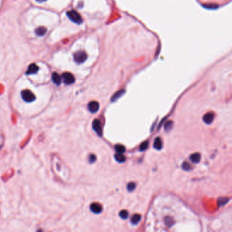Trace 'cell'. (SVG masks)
<instances>
[{"label": "cell", "mask_w": 232, "mask_h": 232, "mask_svg": "<svg viewBox=\"0 0 232 232\" xmlns=\"http://www.w3.org/2000/svg\"><path fill=\"white\" fill-rule=\"evenodd\" d=\"M201 155L198 153H195V154H193L190 156V159L191 161L193 163H198L200 161Z\"/></svg>", "instance_id": "4fadbf2b"}, {"label": "cell", "mask_w": 232, "mask_h": 232, "mask_svg": "<svg viewBox=\"0 0 232 232\" xmlns=\"http://www.w3.org/2000/svg\"><path fill=\"white\" fill-rule=\"evenodd\" d=\"M141 219V216L139 214H135L131 218V223L134 225H137Z\"/></svg>", "instance_id": "5bb4252c"}, {"label": "cell", "mask_w": 232, "mask_h": 232, "mask_svg": "<svg viewBox=\"0 0 232 232\" xmlns=\"http://www.w3.org/2000/svg\"><path fill=\"white\" fill-rule=\"evenodd\" d=\"M36 1H37V2H39V3H43V2L46 1V0H36Z\"/></svg>", "instance_id": "484cf974"}, {"label": "cell", "mask_w": 232, "mask_h": 232, "mask_svg": "<svg viewBox=\"0 0 232 232\" xmlns=\"http://www.w3.org/2000/svg\"><path fill=\"white\" fill-rule=\"evenodd\" d=\"M88 109L91 113H96L99 109V104L97 101H91L88 104Z\"/></svg>", "instance_id": "ba28073f"}, {"label": "cell", "mask_w": 232, "mask_h": 232, "mask_svg": "<svg viewBox=\"0 0 232 232\" xmlns=\"http://www.w3.org/2000/svg\"><path fill=\"white\" fill-rule=\"evenodd\" d=\"M214 119V114L212 112H208L203 117L204 122L207 124H210L213 122Z\"/></svg>", "instance_id": "52a82bcc"}, {"label": "cell", "mask_w": 232, "mask_h": 232, "mask_svg": "<svg viewBox=\"0 0 232 232\" xmlns=\"http://www.w3.org/2000/svg\"><path fill=\"white\" fill-rule=\"evenodd\" d=\"M88 58V55L84 51H78L73 54L74 61L78 64L83 63Z\"/></svg>", "instance_id": "3957f363"}, {"label": "cell", "mask_w": 232, "mask_h": 232, "mask_svg": "<svg viewBox=\"0 0 232 232\" xmlns=\"http://www.w3.org/2000/svg\"><path fill=\"white\" fill-rule=\"evenodd\" d=\"M62 79L63 80L64 83L67 85H70L73 84L75 82V78L74 76L70 73H64L62 75Z\"/></svg>", "instance_id": "277c9868"}, {"label": "cell", "mask_w": 232, "mask_h": 232, "mask_svg": "<svg viewBox=\"0 0 232 232\" xmlns=\"http://www.w3.org/2000/svg\"><path fill=\"white\" fill-rule=\"evenodd\" d=\"M39 70V67H38L37 65H36L35 64H31L29 66L28 69L26 71V73L27 75H31V74H35Z\"/></svg>", "instance_id": "9c48e42d"}, {"label": "cell", "mask_w": 232, "mask_h": 232, "mask_svg": "<svg viewBox=\"0 0 232 232\" xmlns=\"http://www.w3.org/2000/svg\"><path fill=\"white\" fill-rule=\"evenodd\" d=\"M128 216H129V214H128V212L127 210H121V211L120 212V216L123 219H126L128 217Z\"/></svg>", "instance_id": "ffe728a7"}, {"label": "cell", "mask_w": 232, "mask_h": 232, "mask_svg": "<svg viewBox=\"0 0 232 232\" xmlns=\"http://www.w3.org/2000/svg\"><path fill=\"white\" fill-rule=\"evenodd\" d=\"M136 188V184L135 183H133V182H131V183H129L127 185V189L129 191H133L135 190V189Z\"/></svg>", "instance_id": "7402d4cb"}, {"label": "cell", "mask_w": 232, "mask_h": 232, "mask_svg": "<svg viewBox=\"0 0 232 232\" xmlns=\"http://www.w3.org/2000/svg\"><path fill=\"white\" fill-rule=\"evenodd\" d=\"M115 150L116 151L118 154H124L125 152V147L122 145H116L115 146Z\"/></svg>", "instance_id": "2e32d148"}, {"label": "cell", "mask_w": 232, "mask_h": 232, "mask_svg": "<svg viewBox=\"0 0 232 232\" xmlns=\"http://www.w3.org/2000/svg\"><path fill=\"white\" fill-rule=\"evenodd\" d=\"M154 147L155 149L160 150L162 148V140L159 137H157L154 140Z\"/></svg>", "instance_id": "30bf717a"}, {"label": "cell", "mask_w": 232, "mask_h": 232, "mask_svg": "<svg viewBox=\"0 0 232 232\" xmlns=\"http://www.w3.org/2000/svg\"><path fill=\"white\" fill-rule=\"evenodd\" d=\"M115 159L120 163H123L126 161V157L123 154H118L117 153V154L115 155Z\"/></svg>", "instance_id": "9a60e30c"}, {"label": "cell", "mask_w": 232, "mask_h": 232, "mask_svg": "<svg viewBox=\"0 0 232 232\" xmlns=\"http://www.w3.org/2000/svg\"><path fill=\"white\" fill-rule=\"evenodd\" d=\"M182 168H183V169H184L185 170H187V171H188V170H191V165L189 164V163L184 162L183 164V165H182Z\"/></svg>", "instance_id": "cb8c5ba5"}, {"label": "cell", "mask_w": 232, "mask_h": 232, "mask_svg": "<svg viewBox=\"0 0 232 232\" xmlns=\"http://www.w3.org/2000/svg\"><path fill=\"white\" fill-rule=\"evenodd\" d=\"M90 210L94 213L99 214L103 210V206L101 204L95 202V203H92L90 205Z\"/></svg>", "instance_id": "5b68a950"}, {"label": "cell", "mask_w": 232, "mask_h": 232, "mask_svg": "<svg viewBox=\"0 0 232 232\" xmlns=\"http://www.w3.org/2000/svg\"><path fill=\"white\" fill-rule=\"evenodd\" d=\"M149 146V142L148 141H144L142 142L141 145H140V151H145L148 148Z\"/></svg>", "instance_id": "603a6c76"}, {"label": "cell", "mask_w": 232, "mask_h": 232, "mask_svg": "<svg viewBox=\"0 0 232 232\" xmlns=\"http://www.w3.org/2000/svg\"><path fill=\"white\" fill-rule=\"evenodd\" d=\"M172 126H173V122L172 121H168L165 124L164 128L166 131H170L172 128Z\"/></svg>", "instance_id": "44dd1931"}, {"label": "cell", "mask_w": 232, "mask_h": 232, "mask_svg": "<svg viewBox=\"0 0 232 232\" xmlns=\"http://www.w3.org/2000/svg\"><path fill=\"white\" fill-rule=\"evenodd\" d=\"M46 32H47V29L44 27H39L35 29L36 35L39 36V37L44 36L46 33Z\"/></svg>", "instance_id": "8fae6325"}, {"label": "cell", "mask_w": 232, "mask_h": 232, "mask_svg": "<svg viewBox=\"0 0 232 232\" xmlns=\"http://www.w3.org/2000/svg\"><path fill=\"white\" fill-rule=\"evenodd\" d=\"M92 127L93 129L99 135H101L102 133H103V130H102V126H101V123L99 120H94L93 121L92 123Z\"/></svg>", "instance_id": "8992f818"}, {"label": "cell", "mask_w": 232, "mask_h": 232, "mask_svg": "<svg viewBox=\"0 0 232 232\" xmlns=\"http://www.w3.org/2000/svg\"><path fill=\"white\" fill-rule=\"evenodd\" d=\"M21 97H22V99L27 103H31V102H33L35 100V96L28 89L23 90L21 92Z\"/></svg>", "instance_id": "7a4b0ae2"}, {"label": "cell", "mask_w": 232, "mask_h": 232, "mask_svg": "<svg viewBox=\"0 0 232 232\" xmlns=\"http://www.w3.org/2000/svg\"><path fill=\"white\" fill-rule=\"evenodd\" d=\"M229 201V199L227 197H221L218 200V204L219 206H223L226 204Z\"/></svg>", "instance_id": "d6986e66"}, {"label": "cell", "mask_w": 232, "mask_h": 232, "mask_svg": "<svg viewBox=\"0 0 232 232\" xmlns=\"http://www.w3.org/2000/svg\"><path fill=\"white\" fill-rule=\"evenodd\" d=\"M96 161V156L94 155H90V156H89V161H90V163H94V161Z\"/></svg>", "instance_id": "d4e9b609"}, {"label": "cell", "mask_w": 232, "mask_h": 232, "mask_svg": "<svg viewBox=\"0 0 232 232\" xmlns=\"http://www.w3.org/2000/svg\"><path fill=\"white\" fill-rule=\"evenodd\" d=\"M164 221H165L166 225L167 226L169 227H171L172 225L174 223V219H172V217H170V216H166V217L165 219H164Z\"/></svg>", "instance_id": "e0dca14e"}, {"label": "cell", "mask_w": 232, "mask_h": 232, "mask_svg": "<svg viewBox=\"0 0 232 232\" xmlns=\"http://www.w3.org/2000/svg\"><path fill=\"white\" fill-rule=\"evenodd\" d=\"M124 90H120V91H118V92H116V94H115L112 97V98H111V101H116V100H117V99H118L119 98H120V97H122L123 94H124Z\"/></svg>", "instance_id": "ac0fdd59"}, {"label": "cell", "mask_w": 232, "mask_h": 232, "mask_svg": "<svg viewBox=\"0 0 232 232\" xmlns=\"http://www.w3.org/2000/svg\"><path fill=\"white\" fill-rule=\"evenodd\" d=\"M67 15L69 20L72 21L73 23H75L76 24H81L82 23L83 20L82 16L77 11L74 10H71L67 12Z\"/></svg>", "instance_id": "6da1fadb"}, {"label": "cell", "mask_w": 232, "mask_h": 232, "mask_svg": "<svg viewBox=\"0 0 232 232\" xmlns=\"http://www.w3.org/2000/svg\"><path fill=\"white\" fill-rule=\"evenodd\" d=\"M52 79L53 82L56 85H60L61 83V80H62V78L60 75H59L57 73H54L52 75Z\"/></svg>", "instance_id": "7c38bea8"}]
</instances>
